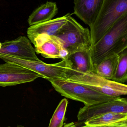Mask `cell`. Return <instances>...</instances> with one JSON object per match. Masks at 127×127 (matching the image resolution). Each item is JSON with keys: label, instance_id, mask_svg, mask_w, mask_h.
Masks as SVG:
<instances>
[{"label": "cell", "instance_id": "cell-1", "mask_svg": "<svg viewBox=\"0 0 127 127\" xmlns=\"http://www.w3.org/2000/svg\"><path fill=\"white\" fill-rule=\"evenodd\" d=\"M127 48V15L121 18L96 44L90 47L94 72L106 58L120 54Z\"/></svg>", "mask_w": 127, "mask_h": 127}, {"label": "cell", "instance_id": "cell-2", "mask_svg": "<svg viewBox=\"0 0 127 127\" xmlns=\"http://www.w3.org/2000/svg\"><path fill=\"white\" fill-rule=\"evenodd\" d=\"M127 15V0H102L90 28L91 45H94L124 16Z\"/></svg>", "mask_w": 127, "mask_h": 127}, {"label": "cell", "instance_id": "cell-3", "mask_svg": "<svg viewBox=\"0 0 127 127\" xmlns=\"http://www.w3.org/2000/svg\"><path fill=\"white\" fill-rule=\"evenodd\" d=\"M66 80L70 81L88 87L104 95L114 97L127 94V86L106 79L93 71L81 72L72 69H67Z\"/></svg>", "mask_w": 127, "mask_h": 127}, {"label": "cell", "instance_id": "cell-4", "mask_svg": "<svg viewBox=\"0 0 127 127\" xmlns=\"http://www.w3.org/2000/svg\"><path fill=\"white\" fill-rule=\"evenodd\" d=\"M55 90L67 98L83 103L86 106L106 102L117 97H112L88 87L69 80L50 81Z\"/></svg>", "mask_w": 127, "mask_h": 127}, {"label": "cell", "instance_id": "cell-5", "mask_svg": "<svg viewBox=\"0 0 127 127\" xmlns=\"http://www.w3.org/2000/svg\"><path fill=\"white\" fill-rule=\"evenodd\" d=\"M54 36L69 54L91 45L90 30L82 26L70 13L66 24Z\"/></svg>", "mask_w": 127, "mask_h": 127}, {"label": "cell", "instance_id": "cell-6", "mask_svg": "<svg viewBox=\"0 0 127 127\" xmlns=\"http://www.w3.org/2000/svg\"><path fill=\"white\" fill-rule=\"evenodd\" d=\"M0 59L5 62L12 63L41 75L43 78L51 80H66L67 69L71 65L67 59L59 62L49 64L39 60H29L0 54Z\"/></svg>", "mask_w": 127, "mask_h": 127}, {"label": "cell", "instance_id": "cell-7", "mask_svg": "<svg viewBox=\"0 0 127 127\" xmlns=\"http://www.w3.org/2000/svg\"><path fill=\"white\" fill-rule=\"evenodd\" d=\"M41 75L16 64H0V86H16L34 81Z\"/></svg>", "mask_w": 127, "mask_h": 127}, {"label": "cell", "instance_id": "cell-8", "mask_svg": "<svg viewBox=\"0 0 127 127\" xmlns=\"http://www.w3.org/2000/svg\"><path fill=\"white\" fill-rule=\"evenodd\" d=\"M110 112L127 113V98L119 97L106 102L85 105L79 110L77 118L79 121L84 122L93 116Z\"/></svg>", "mask_w": 127, "mask_h": 127}, {"label": "cell", "instance_id": "cell-9", "mask_svg": "<svg viewBox=\"0 0 127 127\" xmlns=\"http://www.w3.org/2000/svg\"><path fill=\"white\" fill-rule=\"evenodd\" d=\"M35 52L47 59H66L69 55L60 40L55 36L38 35L32 42Z\"/></svg>", "mask_w": 127, "mask_h": 127}, {"label": "cell", "instance_id": "cell-10", "mask_svg": "<svg viewBox=\"0 0 127 127\" xmlns=\"http://www.w3.org/2000/svg\"><path fill=\"white\" fill-rule=\"evenodd\" d=\"M30 41L22 36L14 40L6 41L1 43L0 54L29 60H39L37 56Z\"/></svg>", "mask_w": 127, "mask_h": 127}, {"label": "cell", "instance_id": "cell-11", "mask_svg": "<svg viewBox=\"0 0 127 127\" xmlns=\"http://www.w3.org/2000/svg\"><path fill=\"white\" fill-rule=\"evenodd\" d=\"M69 14L68 13L62 17L30 26L27 31L29 40L32 43L36 37L40 34L55 35L66 24Z\"/></svg>", "mask_w": 127, "mask_h": 127}, {"label": "cell", "instance_id": "cell-12", "mask_svg": "<svg viewBox=\"0 0 127 127\" xmlns=\"http://www.w3.org/2000/svg\"><path fill=\"white\" fill-rule=\"evenodd\" d=\"M102 0H74V13L86 24L94 22Z\"/></svg>", "mask_w": 127, "mask_h": 127}, {"label": "cell", "instance_id": "cell-13", "mask_svg": "<svg viewBox=\"0 0 127 127\" xmlns=\"http://www.w3.org/2000/svg\"><path fill=\"white\" fill-rule=\"evenodd\" d=\"M90 47L85 48L69 54L67 59L71 68L81 72H94L90 55Z\"/></svg>", "mask_w": 127, "mask_h": 127}, {"label": "cell", "instance_id": "cell-14", "mask_svg": "<svg viewBox=\"0 0 127 127\" xmlns=\"http://www.w3.org/2000/svg\"><path fill=\"white\" fill-rule=\"evenodd\" d=\"M58 12L56 2L47 1L37 8L29 16L28 23L31 26L52 19Z\"/></svg>", "mask_w": 127, "mask_h": 127}, {"label": "cell", "instance_id": "cell-15", "mask_svg": "<svg viewBox=\"0 0 127 127\" xmlns=\"http://www.w3.org/2000/svg\"><path fill=\"white\" fill-rule=\"evenodd\" d=\"M127 121V113L110 112L93 116L84 123L88 126H105Z\"/></svg>", "mask_w": 127, "mask_h": 127}, {"label": "cell", "instance_id": "cell-16", "mask_svg": "<svg viewBox=\"0 0 127 127\" xmlns=\"http://www.w3.org/2000/svg\"><path fill=\"white\" fill-rule=\"evenodd\" d=\"M119 59V54L106 58L98 64L94 72L106 79L112 80L115 73Z\"/></svg>", "mask_w": 127, "mask_h": 127}, {"label": "cell", "instance_id": "cell-17", "mask_svg": "<svg viewBox=\"0 0 127 127\" xmlns=\"http://www.w3.org/2000/svg\"><path fill=\"white\" fill-rule=\"evenodd\" d=\"M127 48L119 54V59L115 75L112 80L124 84L127 80Z\"/></svg>", "mask_w": 127, "mask_h": 127}, {"label": "cell", "instance_id": "cell-18", "mask_svg": "<svg viewBox=\"0 0 127 127\" xmlns=\"http://www.w3.org/2000/svg\"><path fill=\"white\" fill-rule=\"evenodd\" d=\"M68 105L66 98H63L60 101L50 119L48 127H63Z\"/></svg>", "mask_w": 127, "mask_h": 127}, {"label": "cell", "instance_id": "cell-19", "mask_svg": "<svg viewBox=\"0 0 127 127\" xmlns=\"http://www.w3.org/2000/svg\"><path fill=\"white\" fill-rule=\"evenodd\" d=\"M76 125L74 122H71L68 124H65L63 127H75Z\"/></svg>", "mask_w": 127, "mask_h": 127}, {"label": "cell", "instance_id": "cell-20", "mask_svg": "<svg viewBox=\"0 0 127 127\" xmlns=\"http://www.w3.org/2000/svg\"><path fill=\"white\" fill-rule=\"evenodd\" d=\"M103 126H88V125H85L84 126H82V127H102ZM75 127H78L76 126Z\"/></svg>", "mask_w": 127, "mask_h": 127}, {"label": "cell", "instance_id": "cell-21", "mask_svg": "<svg viewBox=\"0 0 127 127\" xmlns=\"http://www.w3.org/2000/svg\"><path fill=\"white\" fill-rule=\"evenodd\" d=\"M22 127V126H18V127Z\"/></svg>", "mask_w": 127, "mask_h": 127}, {"label": "cell", "instance_id": "cell-22", "mask_svg": "<svg viewBox=\"0 0 127 127\" xmlns=\"http://www.w3.org/2000/svg\"><path fill=\"white\" fill-rule=\"evenodd\" d=\"M1 43L0 42V49L1 47Z\"/></svg>", "mask_w": 127, "mask_h": 127}]
</instances>
